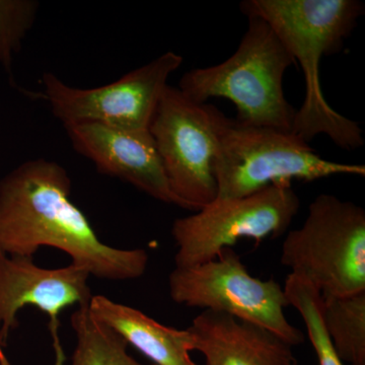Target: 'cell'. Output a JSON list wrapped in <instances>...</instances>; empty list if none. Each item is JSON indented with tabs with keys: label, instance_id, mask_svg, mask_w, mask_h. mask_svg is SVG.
<instances>
[{
	"label": "cell",
	"instance_id": "1",
	"mask_svg": "<svg viewBox=\"0 0 365 365\" xmlns=\"http://www.w3.org/2000/svg\"><path fill=\"white\" fill-rule=\"evenodd\" d=\"M71 193L68 173L53 160L33 158L7 173L0 179V251L34 257L50 247L101 279L141 277L150 260L148 252L105 244L72 203Z\"/></svg>",
	"mask_w": 365,
	"mask_h": 365
},
{
	"label": "cell",
	"instance_id": "2",
	"mask_svg": "<svg viewBox=\"0 0 365 365\" xmlns=\"http://www.w3.org/2000/svg\"><path fill=\"white\" fill-rule=\"evenodd\" d=\"M240 9L248 19L268 23L304 72L306 95L295 112L292 133L306 143L325 134L343 150L361 148L364 138L359 124L327 102L319 64L325 55L340 51L364 14V4L356 0H245Z\"/></svg>",
	"mask_w": 365,
	"mask_h": 365
},
{
	"label": "cell",
	"instance_id": "3",
	"mask_svg": "<svg viewBox=\"0 0 365 365\" xmlns=\"http://www.w3.org/2000/svg\"><path fill=\"white\" fill-rule=\"evenodd\" d=\"M292 66L294 59L268 23L249 18L230 58L187 71L178 88L200 104L209 98H227L237 108L235 121L245 126L292 132L297 110L285 98L283 78Z\"/></svg>",
	"mask_w": 365,
	"mask_h": 365
},
{
	"label": "cell",
	"instance_id": "4",
	"mask_svg": "<svg viewBox=\"0 0 365 365\" xmlns=\"http://www.w3.org/2000/svg\"><path fill=\"white\" fill-rule=\"evenodd\" d=\"M213 170L220 199L241 198L272 185L292 184V180L365 176L364 165L319 157L292 132L245 126L227 117L220 130Z\"/></svg>",
	"mask_w": 365,
	"mask_h": 365
},
{
	"label": "cell",
	"instance_id": "5",
	"mask_svg": "<svg viewBox=\"0 0 365 365\" xmlns=\"http://www.w3.org/2000/svg\"><path fill=\"white\" fill-rule=\"evenodd\" d=\"M280 262L323 297L365 292L364 209L330 194L317 196L304 225L287 232Z\"/></svg>",
	"mask_w": 365,
	"mask_h": 365
},
{
	"label": "cell",
	"instance_id": "6",
	"mask_svg": "<svg viewBox=\"0 0 365 365\" xmlns=\"http://www.w3.org/2000/svg\"><path fill=\"white\" fill-rule=\"evenodd\" d=\"M225 116L168 86L150 125L170 190L182 208L198 211L217 197L215 160Z\"/></svg>",
	"mask_w": 365,
	"mask_h": 365
},
{
	"label": "cell",
	"instance_id": "7",
	"mask_svg": "<svg viewBox=\"0 0 365 365\" xmlns=\"http://www.w3.org/2000/svg\"><path fill=\"white\" fill-rule=\"evenodd\" d=\"M170 295L178 304L220 312L263 327L294 346L304 336L285 317L290 307L284 288L275 280L250 274L232 248L215 260L191 267H175L169 277Z\"/></svg>",
	"mask_w": 365,
	"mask_h": 365
},
{
	"label": "cell",
	"instance_id": "8",
	"mask_svg": "<svg viewBox=\"0 0 365 365\" xmlns=\"http://www.w3.org/2000/svg\"><path fill=\"white\" fill-rule=\"evenodd\" d=\"M299 206L292 184L272 185L241 198H216L195 215L173 223L176 267L215 260L241 239L262 242L279 237L287 232Z\"/></svg>",
	"mask_w": 365,
	"mask_h": 365
},
{
	"label": "cell",
	"instance_id": "9",
	"mask_svg": "<svg viewBox=\"0 0 365 365\" xmlns=\"http://www.w3.org/2000/svg\"><path fill=\"white\" fill-rule=\"evenodd\" d=\"M182 61L181 55L165 52L111 83L91 88H74L45 72L42 97L63 126L91 122L132 130L148 129L170 76Z\"/></svg>",
	"mask_w": 365,
	"mask_h": 365
},
{
	"label": "cell",
	"instance_id": "10",
	"mask_svg": "<svg viewBox=\"0 0 365 365\" xmlns=\"http://www.w3.org/2000/svg\"><path fill=\"white\" fill-rule=\"evenodd\" d=\"M90 274L78 266L46 269L34 257L11 256L0 251V364L11 365L2 347L18 327V314L26 307H37L49 318L54 347V365H64L66 355L60 342V316L73 306L90 304L93 294Z\"/></svg>",
	"mask_w": 365,
	"mask_h": 365
},
{
	"label": "cell",
	"instance_id": "11",
	"mask_svg": "<svg viewBox=\"0 0 365 365\" xmlns=\"http://www.w3.org/2000/svg\"><path fill=\"white\" fill-rule=\"evenodd\" d=\"M64 128L74 150L98 172L129 182L155 200L182 208L170 190L150 129L132 130L91 122Z\"/></svg>",
	"mask_w": 365,
	"mask_h": 365
},
{
	"label": "cell",
	"instance_id": "12",
	"mask_svg": "<svg viewBox=\"0 0 365 365\" xmlns=\"http://www.w3.org/2000/svg\"><path fill=\"white\" fill-rule=\"evenodd\" d=\"M188 330L206 365H297L292 346L249 322L204 309Z\"/></svg>",
	"mask_w": 365,
	"mask_h": 365
},
{
	"label": "cell",
	"instance_id": "13",
	"mask_svg": "<svg viewBox=\"0 0 365 365\" xmlns=\"http://www.w3.org/2000/svg\"><path fill=\"white\" fill-rule=\"evenodd\" d=\"M88 307L96 318L155 365H198L191 357L194 344L188 329L163 325L143 312L104 295H93Z\"/></svg>",
	"mask_w": 365,
	"mask_h": 365
},
{
	"label": "cell",
	"instance_id": "14",
	"mask_svg": "<svg viewBox=\"0 0 365 365\" xmlns=\"http://www.w3.org/2000/svg\"><path fill=\"white\" fill-rule=\"evenodd\" d=\"M322 313L340 359L350 365H365V292L323 297Z\"/></svg>",
	"mask_w": 365,
	"mask_h": 365
},
{
	"label": "cell",
	"instance_id": "15",
	"mask_svg": "<svg viewBox=\"0 0 365 365\" xmlns=\"http://www.w3.org/2000/svg\"><path fill=\"white\" fill-rule=\"evenodd\" d=\"M90 304L71 314L76 345L69 365H143L131 356L127 343L111 328L96 318Z\"/></svg>",
	"mask_w": 365,
	"mask_h": 365
},
{
	"label": "cell",
	"instance_id": "16",
	"mask_svg": "<svg viewBox=\"0 0 365 365\" xmlns=\"http://www.w3.org/2000/svg\"><path fill=\"white\" fill-rule=\"evenodd\" d=\"M283 288L289 306L299 312L304 321L307 336L318 357L319 365H345L336 352L324 325L321 292L309 281L292 273L288 274Z\"/></svg>",
	"mask_w": 365,
	"mask_h": 365
},
{
	"label": "cell",
	"instance_id": "17",
	"mask_svg": "<svg viewBox=\"0 0 365 365\" xmlns=\"http://www.w3.org/2000/svg\"><path fill=\"white\" fill-rule=\"evenodd\" d=\"M37 0H0V66L13 76L14 57L39 14Z\"/></svg>",
	"mask_w": 365,
	"mask_h": 365
}]
</instances>
